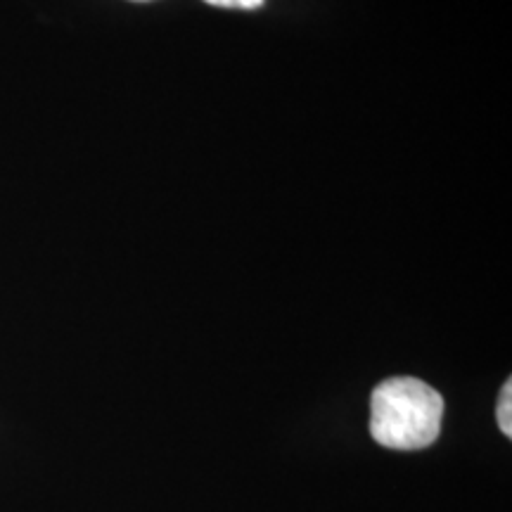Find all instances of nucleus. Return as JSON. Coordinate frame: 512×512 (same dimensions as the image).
I'll list each match as a JSON object with an SVG mask.
<instances>
[{"label": "nucleus", "instance_id": "1", "mask_svg": "<svg viewBox=\"0 0 512 512\" xmlns=\"http://www.w3.org/2000/svg\"><path fill=\"white\" fill-rule=\"evenodd\" d=\"M444 399L418 377H389L370 396V434L392 451H420L441 432Z\"/></svg>", "mask_w": 512, "mask_h": 512}, {"label": "nucleus", "instance_id": "3", "mask_svg": "<svg viewBox=\"0 0 512 512\" xmlns=\"http://www.w3.org/2000/svg\"><path fill=\"white\" fill-rule=\"evenodd\" d=\"M204 3L216 5V8H233V10H256L261 8L264 0H204Z\"/></svg>", "mask_w": 512, "mask_h": 512}, {"label": "nucleus", "instance_id": "2", "mask_svg": "<svg viewBox=\"0 0 512 512\" xmlns=\"http://www.w3.org/2000/svg\"><path fill=\"white\" fill-rule=\"evenodd\" d=\"M496 418H498V427L505 437H512V382L508 380L503 384L501 396H498V408H496Z\"/></svg>", "mask_w": 512, "mask_h": 512}]
</instances>
